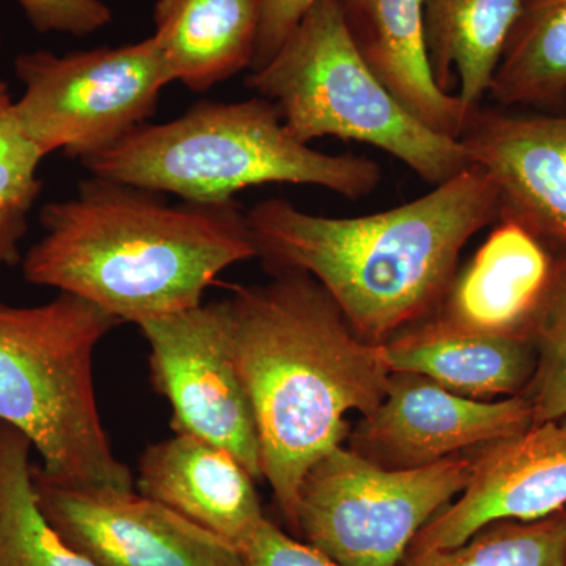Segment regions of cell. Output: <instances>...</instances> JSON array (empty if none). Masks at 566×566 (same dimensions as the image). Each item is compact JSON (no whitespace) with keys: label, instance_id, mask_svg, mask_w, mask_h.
Wrapping results in <instances>:
<instances>
[{"label":"cell","instance_id":"1","mask_svg":"<svg viewBox=\"0 0 566 566\" xmlns=\"http://www.w3.org/2000/svg\"><path fill=\"white\" fill-rule=\"evenodd\" d=\"M499 214L497 186L472 164L392 210L327 218L268 199L245 219L271 273L311 275L354 333L382 345L439 311L464 245Z\"/></svg>","mask_w":566,"mask_h":566},{"label":"cell","instance_id":"2","mask_svg":"<svg viewBox=\"0 0 566 566\" xmlns=\"http://www.w3.org/2000/svg\"><path fill=\"white\" fill-rule=\"evenodd\" d=\"M223 304L263 479L296 531L305 474L342 446L349 412L368 416L378 408L392 371L382 345L354 333L311 275L281 273L264 285H238Z\"/></svg>","mask_w":566,"mask_h":566},{"label":"cell","instance_id":"3","mask_svg":"<svg viewBox=\"0 0 566 566\" xmlns=\"http://www.w3.org/2000/svg\"><path fill=\"white\" fill-rule=\"evenodd\" d=\"M40 221L43 237L22 260L25 281L120 323L197 307L222 271L256 259L237 200L170 205L159 192L92 177L76 196L44 205Z\"/></svg>","mask_w":566,"mask_h":566},{"label":"cell","instance_id":"4","mask_svg":"<svg viewBox=\"0 0 566 566\" xmlns=\"http://www.w3.org/2000/svg\"><path fill=\"white\" fill-rule=\"evenodd\" d=\"M81 163L92 177L196 205L233 202L238 192L268 182L316 186L359 200L382 177L374 159L327 155L297 140L262 96L197 103L172 122L145 123Z\"/></svg>","mask_w":566,"mask_h":566},{"label":"cell","instance_id":"5","mask_svg":"<svg viewBox=\"0 0 566 566\" xmlns=\"http://www.w3.org/2000/svg\"><path fill=\"white\" fill-rule=\"evenodd\" d=\"M118 324L70 293L32 307L0 303V423L31 441L39 468L57 482L134 488L104 431L93 387V352Z\"/></svg>","mask_w":566,"mask_h":566},{"label":"cell","instance_id":"6","mask_svg":"<svg viewBox=\"0 0 566 566\" xmlns=\"http://www.w3.org/2000/svg\"><path fill=\"white\" fill-rule=\"evenodd\" d=\"M245 85L281 112L297 140L360 142L394 156L424 182L442 185L469 166L463 145L417 120L354 46L337 0H318Z\"/></svg>","mask_w":566,"mask_h":566},{"label":"cell","instance_id":"7","mask_svg":"<svg viewBox=\"0 0 566 566\" xmlns=\"http://www.w3.org/2000/svg\"><path fill=\"white\" fill-rule=\"evenodd\" d=\"M465 453L386 469L337 447L301 483L296 532L337 566H398L417 534L468 486Z\"/></svg>","mask_w":566,"mask_h":566},{"label":"cell","instance_id":"8","mask_svg":"<svg viewBox=\"0 0 566 566\" xmlns=\"http://www.w3.org/2000/svg\"><path fill=\"white\" fill-rule=\"evenodd\" d=\"M14 74L24 85L17 114L25 136L43 156L62 151L80 161L145 125L172 84L153 36L65 55L24 52Z\"/></svg>","mask_w":566,"mask_h":566},{"label":"cell","instance_id":"9","mask_svg":"<svg viewBox=\"0 0 566 566\" xmlns=\"http://www.w3.org/2000/svg\"><path fill=\"white\" fill-rule=\"evenodd\" d=\"M137 326L150 346L153 386L172 408L175 434L221 447L253 480H262L255 420L234 364L223 301Z\"/></svg>","mask_w":566,"mask_h":566},{"label":"cell","instance_id":"10","mask_svg":"<svg viewBox=\"0 0 566 566\" xmlns=\"http://www.w3.org/2000/svg\"><path fill=\"white\" fill-rule=\"evenodd\" d=\"M43 515L96 566H244L237 546L137 491L57 482L32 464Z\"/></svg>","mask_w":566,"mask_h":566},{"label":"cell","instance_id":"11","mask_svg":"<svg viewBox=\"0 0 566 566\" xmlns=\"http://www.w3.org/2000/svg\"><path fill=\"white\" fill-rule=\"evenodd\" d=\"M534 424L527 395L472 400L416 374H392L385 398L349 434L353 452L386 469H417L493 444Z\"/></svg>","mask_w":566,"mask_h":566},{"label":"cell","instance_id":"12","mask_svg":"<svg viewBox=\"0 0 566 566\" xmlns=\"http://www.w3.org/2000/svg\"><path fill=\"white\" fill-rule=\"evenodd\" d=\"M566 509V416L479 447L468 486L417 534L408 554L461 545L497 521H536Z\"/></svg>","mask_w":566,"mask_h":566},{"label":"cell","instance_id":"13","mask_svg":"<svg viewBox=\"0 0 566 566\" xmlns=\"http://www.w3.org/2000/svg\"><path fill=\"white\" fill-rule=\"evenodd\" d=\"M458 140L497 186L499 221L517 222L566 251V115L524 117L479 106Z\"/></svg>","mask_w":566,"mask_h":566},{"label":"cell","instance_id":"14","mask_svg":"<svg viewBox=\"0 0 566 566\" xmlns=\"http://www.w3.org/2000/svg\"><path fill=\"white\" fill-rule=\"evenodd\" d=\"M253 483L232 453L175 434L145 450L136 490L241 549L264 520Z\"/></svg>","mask_w":566,"mask_h":566},{"label":"cell","instance_id":"15","mask_svg":"<svg viewBox=\"0 0 566 566\" xmlns=\"http://www.w3.org/2000/svg\"><path fill=\"white\" fill-rule=\"evenodd\" d=\"M553 270L554 256L539 238L501 219L468 266L457 273L434 315L468 333L531 334Z\"/></svg>","mask_w":566,"mask_h":566},{"label":"cell","instance_id":"16","mask_svg":"<svg viewBox=\"0 0 566 566\" xmlns=\"http://www.w3.org/2000/svg\"><path fill=\"white\" fill-rule=\"evenodd\" d=\"M392 374L433 379L461 397L490 401L527 392L538 353L531 334L455 329L433 315L382 344Z\"/></svg>","mask_w":566,"mask_h":566},{"label":"cell","instance_id":"17","mask_svg":"<svg viewBox=\"0 0 566 566\" xmlns=\"http://www.w3.org/2000/svg\"><path fill=\"white\" fill-rule=\"evenodd\" d=\"M337 2L354 46L394 98L434 133L458 139L469 114L431 73L422 0Z\"/></svg>","mask_w":566,"mask_h":566},{"label":"cell","instance_id":"18","mask_svg":"<svg viewBox=\"0 0 566 566\" xmlns=\"http://www.w3.org/2000/svg\"><path fill=\"white\" fill-rule=\"evenodd\" d=\"M262 0H158L155 35L172 82L203 93L251 69Z\"/></svg>","mask_w":566,"mask_h":566},{"label":"cell","instance_id":"19","mask_svg":"<svg viewBox=\"0 0 566 566\" xmlns=\"http://www.w3.org/2000/svg\"><path fill=\"white\" fill-rule=\"evenodd\" d=\"M524 0H422L424 46L439 87L482 106Z\"/></svg>","mask_w":566,"mask_h":566},{"label":"cell","instance_id":"20","mask_svg":"<svg viewBox=\"0 0 566 566\" xmlns=\"http://www.w3.org/2000/svg\"><path fill=\"white\" fill-rule=\"evenodd\" d=\"M488 95L502 107L564 102L566 0H524Z\"/></svg>","mask_w":566,"mask_h":566},{"label":"cell","instance_id":"21","mask_svg":"<svg viewBox=\"0 0 566 566\" xmlns=\"http://www.w3.org/2000/svg\"><path fill=\"white\" fill-rule=\"evenodd\" d=\"M32 444L0 423V566H96L43 515L32 480Z\"/></svg>","mask_w":566,"mask_h":566},{"label":"cell","instance_id":"22","mask_svg":"<svg viewBox=\"0 0 566 566\" xmlns=\"http://www.w3.org/2000/svg\"><path fill=\"white\" fill-rule=\"evenodd\" d=\"M564 512L536 521H497L461 545L408 554L405 566H564Z\"/></svg>","mask_w":566,"mask_h":566},{"label":"cell","instance_id":"23","mask_svg":"<svg viewBox=\"0 0 566 566\" xmlns=\"http://www.w3.org/2000/svg\"><path fill=\"white\" fill-rule=\"evenodd\" d=\"M538 360L527 395L534 424L566 416V251L554 259L553 277L532 319Z\"/></svg>","mask_w":566,"mask_h":566},{"label":"cell","instance_id":"24","mask_svg":"<svg viewBox=\"0 0 566 566\" xmlns=\"http://www.w3.org/2000/svg\"><path fill=\"white\" fill-rule=\"evenodd\" d=\"M43 158L22 129L9 85L0 81V203L31 210L41 192Z\"/></svg>","mask_w":566,"mask_h":566},{"label":"cell","instance_id":"25","mask_svg":"<svg viewBox=\"0 0 566 566\" xmlns=\"http://www.w3.org/2000/svg\"><path fill=\"white\" fill-rule=\"evenodd\" d=\"M32 28L39 33L87 36L106 28L112 10L103 0H18Z\"/></svg>","mask_w":566,"mask_h":566},{"label":"cell","instance_id":"26","mask_svg":"<svg viewBox=\"0 0 566 566\" xmlns=\"http://www.w3.org/2000/svg\"><path fill=\"white\" fill-rule=\"evenodd\" d=\"M240 551L244 566H337L314 546L286 535L266 517Z\"/></svg>","mask_w":566,"mask_h":566},{"label":"cell","instance_id":"27","mask_svg":"<svg viewBox=\"0 0 566 566\" xmlns=\"http://www.w3.org/2000/svg\"><path fill=\"white\" fill-rule=\"evenodd\" d=\"M318 0H262L259 39L252 71L260 70L274 57L301 18Z\"/></svg>","mask_w":566,"mask_h":566},{"label":"cell","instance_id":"28","mask_svg":"<svg viewBox=\"0 0 566 566\" xmlns=\"http://www.w3.org/2000/svg\"><path fill=\"white\" fill-rule=\"evenodd\" d=\"M29 211L18 205L0 203V270L17 260L18 248L28 232Z\"/></svg>","mask_w":566,"mask_h":566},{"label":"cell","instance_id":"29","mask_svg":"<svg viewBox=\"0 0 566 566\" xmlns=\"http://www.w3.org/2000/svg\"><path fill=\"white\" fill-rule=\"evenodd\" d=\"M565 517H566V509H565ZM566 566V538H565V565Z\"/></svg>","mask_w":566,"mask_h":566},{"label":"cell","instance_id":"30","mask_svg":"<svg viewBox=\"0 0 566 566\" xmlns=\"http://www.w3.org/2000/svg\"><path fill=\"white\" fill-rule=\"evenodd\" d=\"M0 46H2V32H0Z\"/></svg>","mask_w":566,"mask_h":566}]
</instances>
